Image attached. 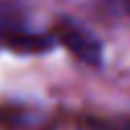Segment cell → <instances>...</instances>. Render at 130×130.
<instances>
[{"label":"cell","mask_w":130,"mask_h":130,"mask_svg":"<svg viewBox=\"0 0 130 130\" xmlns=\"http://www.w3.org/2000/svg\"><path fill=\"white\" fill-rule=\"evenodd\" d=\"M0 43L6 45L12 51L26 53V55H39V53H49L55 45V37L49 32L35 30L26 14L8 4L0 10Z\"/></svg>","instance_id":"6da1fadb"},{"label":"cell","mask_w":130,"mask_h":130,"mask_svg":"<svg viewBox=\"0 0 130 130\" xmlns=\"http://www.w3.org/2000/svg\"><path fill=\"white\" fill-rule=\"evenodd\" d=\"M55 43H61L75 59H79L85 65L100 67L104 63V45L102 41L79 20L63 16L57 20L53 28Z\"/></svg>","instance_id":"7a4b0ae2"},{"label":"cell","mask_w":130,"mask_h":130,"mask_svg":"<svg viewBox=\"0 0 130 130\" xmlns=\"http://www.w3.org/2000/svg\"><path fill=\"white\" fill-rule=\"evenodd\" d=\"M77 130H120V126H114L100 118H83L77 126Z\"/></svg>","instance_id":"3957f363"},{"label":"cell","mask_w":130,"mask_h":130,"mask_svg":"<svg viewBox=\"0 0 130 130\" xmlns=\"http://www.w3.org/2000/svg\"><path fill=\"white\" fill-rule=\"evenodd\" d=\"M128 10H130V0H128Z\"/></svg>","instance_id":"277c9868"}]
</instances>
